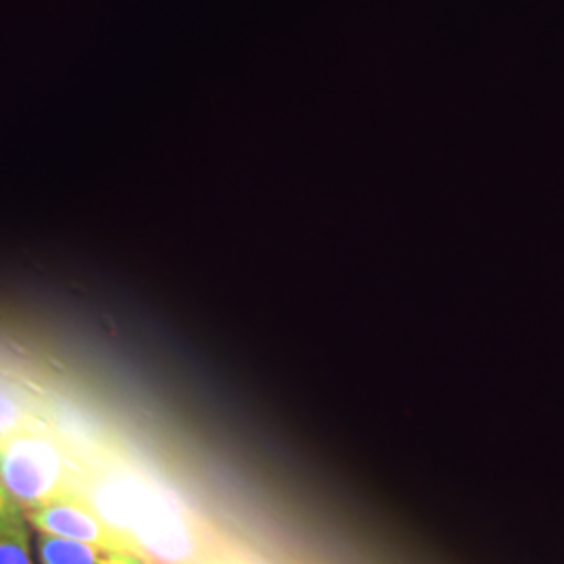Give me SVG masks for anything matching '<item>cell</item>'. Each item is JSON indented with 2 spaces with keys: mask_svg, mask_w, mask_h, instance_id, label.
<instances>
[{
  "mask_svg": "<svg viewBox=\"0 0 564 564\" xmlns=\"http://www.w3.org/2000/svg\"><path fill=\"white\" fill-rule=\"evenodd\" d=\"M25 426H32V421L23 403L0 387V440L18 433Z\"/></svg>",
  "mask_w": 564,
  "mask_h": 564,
  "instance_id": "6",
  "label": "cell"
},
{
  "mask_svg": "<svg viewBox=\"0 0 564 564\" xmlns=\"http://www.w3.org/2000/svg\"><path fill=\"white\" fill-rule=\"evenodd\" d=\"M0 564H34L30 524L0 535Z\"/></svg>",
  "mask_w": 564,
  "mask_h": 564,
  "instance_id": "5",
  "label": "cell"
},
{
  "mask_svg": "<svg viewBox=\"0 0 564 564\" xmlns=\"http://www.w3.org/2000/svg\"><path fill=\"white\" fill-rule=\"evenodd\" d=\"M223 564H251V563H245V561H235V558H230V561H224Z\"/></svg>",
  "mask_w": 564,
  "mask_h": 564,
  "instance_id": "8",
  "label": "cell"
},
{
  "mask_svg": "<svg viewBox=\"0 0 564 564\" xmlns=\"http://www.w3.org/2000/svg\"><path fill=\"white\" fill-rule=\"evenodd\" d=\"M0 481L25 512L76 496L61 445L34 426L0 440Z\"/></svg>",
  "mask_w": 564,
  "mask_h": 564,
  "instance_id": "2",
  "label": "cell"
},
{
  "mask_svg": "<svg viewBox=\"0 0 564 564\" xmlns=\"http://www.w3.org/2000/svg\"><path fill=\"white\" fill-rule=\"evenodd\" d=\"M25 519L32 529H36L44 535L132 552L120 533H116L102 521L101 514L86 498H78V496L61 498L57 502L25 512Z\"/></svg>",
  "mask_w": 564,
  "mask_h": 564,
  "instance_id": "3",
  "label": "cell"
},
{
  "mask_svg": "<svg viewBox=\"0 0 564 564\" xmlns=\"http://www.w3.org/2000/svg\"><path fill=\"white\" fill-rule=\"evenodd\" d=\"M25 510L21 508L15 498L9 494V489L0 481V535L13 533L18 529L28 527Z\"/></svg>",
  "mask_w": 564,
  "mask_h": 564,
  "instance_id": "7",
  "label": "cell"
},
{
  "mask_svg": "<svg viewBox=\"0 0 564 564\" xmlns=\"http://www.w3.org/2000/svg\"><path fill=\"white\" fill-rule=\"evenodd\" d=\"M39 564H147L139 554L39 533Z\"/></svg>",
  "mask_w": 564,
  "mask_h": 564,
  "instance_id": "4",
  "label": "cell"
},
{
  "mask_svg": "<svg viewBox=\"0 0 564 564\" xmlns=\"http://www.w3.org/2000/svg\"><path fill=\"white\" fill-rule=\"evenodd\" d=\"M90 505L147 564H182L195 544L181 508L165 494L128 475L97 479Z\"/></svg>",
  "mask_w": 564,
  "mask_h": 564,
  "instance_id": "1",
  "label": "cell"
}]
</instances>
